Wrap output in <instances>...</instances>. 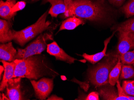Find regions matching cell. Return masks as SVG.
Returning a JSON list of instances; mask_svg holds the SVG:
<instances>
[{
    "instance_id": "cb8c5ba5",
    "label": "cell",
    "mask_w": 134,
    "mask_h": 100,
    "mask_svg": "<svg viewBox=\"0 0 134 100\" xmlns=\"http://www.w3.org/2000/svg\"><path fill=\"white\" fill-rule=\"evenodd\" d=\"M26 5V3L24 1H19L18 3H16L13 9V12L14 13H16V12L21 10L24 9Z\"/></svg>"
},
{
    "instance_id": "f546056e",
    "label": "cell",
    "mask_w": 134,
    "mask_h": 100,
    "mask_svg": "<svg viewBox=\"0 0 134 100\" xmlns=\"http://www.w3.org/2000/svg\"><path fill=\"white\" fill-rule=\"evenodd\" d=\"M133 65H134V64H133Z\"/></svg>"
},
{
    "instance_id": "8992f818",
    "label": "cell",
    "mask_w": 134,
    "mask_h": 100,
    "mask_svg": "<svg viewBox=\"0 0 134 100\" xmlns=\"http://www.w3.org/2000/svg\"><path fill=\"white\" fill-rule=\"evenodd\" d=\"M35 92L36 97L40 100H45L51 93L53 89V81L43 78L39 81H31Z\"/></svg>"
},
{
    "instance_id": "4316f807",
    "label": "cell",
    "mask_w": 134,
    "mask_h": 100,
    "mask_svg": "<svg viewBox=\"0 0 134 100\" xmlns=\"http://www.w3.org/2000/svg\"><path fill=\"white\" fill-rule=\"evenodd\" d=\"M47 100H64L63 98L61 97H58L55 95H53L51 97L48 98Z\"/></svg>"
},
{
    "instance_id": "2e32d148",
    "label": "cell",
    "mask_w": 134,
    "mask_h": 100,
    "mask_svg": "<svg viewBox=\"0 0 134 100\" xmlns=\"http://www.w3.org/2000/svg\"><path fill=\"white\" fill-rule=\"evenodd\" d=\"M84 23V21L82 18L75 16L70 17L62 22L59 31L64 30H72Z\"/></svg>"
},
{
    "instance_id": "e0dca14e",
    "label": "cell",
    "mask_w": 134,
    "mask_h": 100,
    "mask_svg": "<svg viewBox=\"0 0 134 100\" xmlns=\"http://www.w3.org/2000/svg\"><path fill=\"white\" fill-rule=\"evenodd\" d=\"M100 95L104 100H121L119 97L118 92L113 86H107L103 87L99 91Z\"/></svg>"
},
{
    "instance_id": "8fae6325",
    "label": "cell",
    "mask_w": 134,
    "mask_h": 100,
    "mask_svg": "<svg viewBox=\"0 0 134 100\" xmlns=\"http://www.w3.org/2000/svg\"><path fill=\"white\" fill-rule=\"evenodd\" d=\"M17 51L14 48L11 42L0 45V59L8 62H12L15 59Z\"/></svg>"
},
{
    "instance_id": "9c48e42d",
    "label": "cell",
    "mask_w": 134,
    "mask_h": 100,
    "mask_svg": "<svg viewBox=\"0 0 134 100\" xmlns=\"http://www.w3.org/2000/svg\"><path fill=\"white\" fill-rule=\"evenodd\" d=\"M47 51L50 55L54 56L57 60L64 61L70 64L74 63L75 60H77L67 54L55 42L47 45Z\"/></svg>"
},
{
    "instance_id": "52a82bcc",
    "label": "cell",
    "mask_w": 134,
    "mask_h": 100,
    "mask_svg": "<svg viewBox=\"0 0 134 100\" xmlns=\"http://www.w3.org/2000/svg\"><path fill=\"white\" fill-rule=\"evenodd\" d=\"M117 50L119 56L134 48V33L119 32Z\"/></svg>"
},
{
    "instance_id": "5b68a950",
    "label": "cell",
    "mask_w": 134,
    "mask_h": 100,
    "mask_svg": "<svg viewBox=\"0 0 134 100\" xmlns=\"http://www.w3.org/2000/svg\"><path fill=\"white\" fill-rule=\"evenodd\" d=\"M52 35L48 34H41L24 49L17 48L15 59L26 58L35 55L40 54L47 47V40L52 39Z\"/></svg>"
},
{
    "instance_id": "ac0fdd59",
    "label": "cell",
    "mask_w": 134,
    "mask_h": 100,
    "mask_svg": "<svg viewBox=\"0 0 134 100\" xmlns=\"http://www.w3.org/2000/svg\"><path fill=\"white\" fill-rule=\"evenodd\" d=\"M122 63L120 61V56L116 65L114 67L109 74L108 83L111 85L114 86L116 82L119 81V77L121 71Z\"/></svg>"
},
{
    "instance_id": "d4e9b609",
    "label": "cell",
    "mask_w": 134,
    "mask_h": 100,
    "mask_svg": "<svg viewBox=\"0 0 134 100\" xmlns=\"http://www.w3.org/2000/svg\"><path fill=\"white\" fill-rule=\"evenodd\" d=\"M126 1V0H108L110 3L117 7L122 6Z\"/></svg>"
},
{
    "instance_id": "7402d4cb",
    "label": "cell",
    "mask_w": 134,
    "mask_h": 100,
    "mask_svg": "<svg viewBox=\"0 0 134 100\" xmlns=\"http://www.w3.org/2000/svg\"><path fill=\"white\" fill-rule=\"evenodd\" d=\"M120 61L124 65H131L134 63V50L119 56Z\"/></svg>"
},
{
    "instance_id": "3957f363",
    "label": "cell",
    "mask_w": 134,
    "mask_h": 100,
    "mask_svg": "<svg viewBox=\"0 0 134 100\" xmlns=\"http://www.w3.org/2000/svg\"><path fill=\"white\" fill-rule=\"evenodd\" d=\"M119 55H112L96 67L90 70L89 79L96 87L104 85L108 83L109 74L119 60Z\"/></svg>"
},
{
    "instance_id": "44dd1931",
    "label": "cell",
    "mask_w": 134,
    "mask_h": 100,
    "mask_svg": "<svg viewBox=\"0 0 134 100\" xmlns=\"http://www.w3.org/2000/svg\"><path fill=\"white\" fill-rule=\"evenodd\" d=\"M134 77V68L132 65H122L120 79H127Z\"/></svg>"
},
{
    "instance_id": "83f0119b",
    "label": "cell",
    "mask_w": 134,
    "mask_h": 100,
    "mask_svg": "<svg viewBox=\"0 0 134 100\" xmlns=\"http://www.w3.org/2000/svg\"><path fill=\"white\" fill-rule=\"evenodd\" d=\"M64 1L65 5H66V6L67 8V10H68V9H69L70 6L71 4H72L73 0H64Z\"/></svg>"
},
{
    "instance_id": "ffe728a7",
    "label": "cell",
    "mask_w": 134,
    "mask_h": 100,
    "mask_svg": "<svg viewBox=\"0 0 134 100\" xmlns=\"http://www.w3.org/2000/svg\"><path fill=\"white\" fill-rule=\"evenodd\" d=\"M126 18L134 16V0H128L120 8Z\"/></svg>"
},
{
    "instance_id": "7c38bea8",
    "label": "cell",
    "mask_w": 134,
    "mask_h": 100,
    "mask_svg": "<svg viewBox=\"0 0 134 100\" xmlns=\"http://www.w3.org/2000/svg\"><path fill=\"white\" fill-rule=\"evenodd\" d=\"M16 4V0H7L0 1V16L2 18L9 20L13 18L16 13L13 12V9Z\"/></svg>"
},
{
    "instance_id": "7a4b0ae2",
    "label": "cell",
    "mask_w": 134,
    "mask_h": 100,
    "mask_svg": "<svg viewBox=\"0 0 134 100\" xmlns=\"http://www.w3.org/2000/svg\"><path fill=\"white\" fill-rule=\"evenodd\" d=\"M14 77L37 80L41 76V67L37 57L31 56L23 59H16Z\"/></svg>"
},
{
    "instance_id": "603a6c76",
    "label": "cell",
    "mask_w": 134,
    "mask_h": 100,
    "mask_svg": "<svg viewBox=\"0 0 134 100\" xmlns=\"http://www.w3.org/2000/svg\"><path fill=\"white\" fill-rule=\"evenodd\" d=\"M122 88L127 95L134 97V80L124 81Z\"/></svg>"
},
{
    "instance_id": "4fadbf2b",
    "label": "cell",
    "mask_w": 134,
    "mask_h": 100,
    "mask_svg": "<svg viewBox=\"0 0 134 100\" xmlns=\"http://www.w3.org/2000/svg\"><path fill=\"white\" fill-rule=\"evenodd\" d=\"M14 30H11L9 24L7 21L0 20V42L5 43L10 42L13 39Z\"/></svg>"
},
{
    "instance_id": "d6986e66",
    "label": "cell",
    "mask_w": 134,
    "mask_h": 100,
    "mask_svg": "<svg viewBox=\"0 0 134 100\" xmlns=\"http://www.w3.org/2000/svg\"><path fill=\"white\" fill-rule=\"evenodd\" d=\"M116 31L119 32L134 33V18L119 24L116 27Z\"/></svg>"
},
{
    "instance_id": "f1b7e54d",
    "label": "cell",
    "mask_w": 134,
    "mask_h": 100,
    "mask_svg": "<svg viewBox=\"0 0 134 100\" xmlns=\"http://www.w3.org/2000/svg\"><path fill=\"white\" fill-rule=\"evenodd\" d=\"M0 70H1V73H0V76H1V75H2V72H3L4 70V66L1 65L0 66Z\"/></svg>"
},
{
    "instance_id": "30bf717a",
    "label": "cell",
    "mask_w": 134,
    "mask_h": 100,
    "mask_svg": "<svg viewBox=\"0 0 134 100\" xmlns=\"http://www.w3.org/2000/svg\"><path fill=\"white\" fill-rule=\"evenodd\" d=\"M1 62L4 68V74L0 86L1 91H2L6 88L9 81L13 78L16 64L14 61L10 62L1 60Z\"/></svg>"
},
{
    "instance_id": "6da1fadb",
    "label": "cell",
    "mask_w": 134,
    "mask_h": 100,
    "mask_svg": "<svg viewBox=\"0 0 134 100\" xmlns=\"http://www.w3.org/2000/svg\"><path fill=\"white\" fill-rule=\"evenodd\" d=\"M108 9L105 5L94 0H73L65 17H75L92 21H100L106 18Z\"/></svg>"
},
{
    "instance_id": "5bb4252c",
    "label": "cell",
    "mask_w": 134,
    "mask_h": 100,
    "mask_svg": "<svg viewBox=\"0 0 134 100\" xmlns=\"http://www.w3.org/2000/svg\"><path fill=\"white\" fill-rule=\"evenodd\" d=\"M51 5L49 14L53 17H57L59 14L65 13L67 10L66 5L64 0H46Z\"/></svg>"
},
{
    "instance_id": "277c9868",
    "label": "cell",
    "mask_w": 134,
    "mask_h": 100,
    "mask_svg": "<svg viewBox=\"0 0 134 100\" xmlns=\"http://www.w3.org/2000/svg\"><path fill=\"white\" fill-rule=\"evenodd\" d=\"M47 12L42 15L37 21L31 26L19 31H13V39L21 46L34 38L48 28L51 22L46 21Z\"/></svg>"
},
{
    "instance_id": "ba28073f",
    "label": "cell",
    "mask_w": 134,
    "mask_h": 100,
    "mask_svg": "<svg viewBox=\"0 0 134 100\" xmlns=\"http://www.w3.org/2000/svg\"><path fill=\"white\" fill-rule=\"evenodd\" d=\"M21 77H14L10 79L6 86L8 100H23L21 90Z\"/></svg>"
},
{
    "instance_id": "9a60e30c",
    "label": "cell",
    "mask_w": 134,
    "mask_h": 100,
    "mask_svg": "<svg viewBox=\"0 0 134 100\" xmlns=\"http://www.w3.org/2000/svg\"><path fill=\"white\" fill-rule=\"evenodd\" d=\"M114 33H113L110 37L107 38L104 42V47L102 51L98 52V53L96 54L93 55H88L86 54H83L82 56L85 58V59L88 61L90 62L92 64H95L96 63L100 61L102 58L104 57L106 55V51L108 45L110 42L113 36Z\"/></svg>"
},
{
    "instance_id": "484cf974",
    "label": "cell",
    "mask_w": 134,
    "mask_h": 100,
    "mask_svg": "<svg viewBox=\"0 0 134 100\" xmlns=\"http://www.w3.org/2000/svg\"><path fill=\"white\" fill-rule=\"evenodd\" d=\"M85 100H98L99 98V93L96 92H93L89 94Z\"/></svg>"
}]
</instances>
